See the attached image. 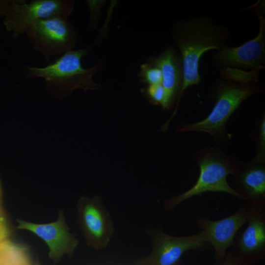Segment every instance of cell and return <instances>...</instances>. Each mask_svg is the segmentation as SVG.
Instances as JSON below:
<instances>
[{"mask_svg": "<svg viewBox=\"0 0 265 265\" xmlns=\"http://www.w3.org/2000/svg\"><path fill=\"white\" fill-rule=\"evenodd\" d=\"M147 93L153 102L161 105L164 108H168L171 104L161 84L149 85Z\"/></svg>", "mask_w": 265, "mask_h": 265, "instance_id": "obj_18", "label": "cell"}, {"mask_svg": "<svg viewBox=\"0 0 265 265\" xmlns=\"http://www.w3.org/2000/svg\"><path fill=\"white\" fill-rule=\"evenodd\" d=\"M17 222V229L31 232L46 243L49 257L55 263L64 255L72 254L79 244L78 238L70 231L62 210L52 222L39 224L20 219Z\"/></svg>", "mask_w": 265, "mask_h": 265, "instance_id": "obj_10", "label": "cell"}, {"mask_svg": "<svg viewBox=\"0 0 265 265\" xmlns=\"http://www.w3.org/2000/svg\"><path fill=\"white\" fill-rule=\"evenodd\" d=\"M145 232L153 248L150 255L140 262L142 265H178L185 252L210 246L203 231L183 237L168 235L161 228H148Z\"/></svg>", "mask_w": 265, "mask_h": 265, "instance_id": "obj_8", "label": "cell"}, {"mask_svg": "<svg viewBox=\"0 0 265 265\" xmlns=\"http://www.w3.org/2000/svg\"><path fill=\"white\" fill-rule=\"evenodd\" d=\"M172 36L181 56L184 72L182 87L173 111L176 113L183 92L201 83L199 65L202 55L208 51H218L228 46L231 32L212 18L197 16L177 22Z\"/></svg>", "mask_w": 265, "mask_h": 265, "instance_id": "obj_1", "label": "cell"}, {"mask_svg": "<svg viewBox=\"0 0 265 265\" xmlns=\"http://www.w3.org/2000/svg\"><path fill=\"white\" fill-rule=\"evenodd\" d=\"M221 265H247L241 258L231 254H226Z\"/></svg>", "mask_w": 265, "mask_h": 265, "instance_id": "obj_20", "label": "cell"}, {"mask_svg": "<svg viewBox=\"0 0 265 265\" xmlns=\"http://www.w3.org/2000/svg\"><path fill=\"white\" fill-rule=\"evenodd\" d=\"M15 0L4 16L3 24L14 39L26 33L36 22L54 17L68 18L74 9L75 1L71 0Z\"/></svg>", "mask_w": 265, "mask_h": 265, "instance_id": "obj_6", "label": "cell"}, {"mask_svg": "<svg viewBox=\"0 0 265 265\" xmlns=\"http://www.w3.org/2000/svg\"><path fill=\"white\" fill-rule=\"evenodd\" d=\"M246 227L235 238L232 247L242 260L254 261L265 252V207L249 204Z\"/></svg>", "mask_w": 265, "mask_h": 265, "instance_id": "obj_12", "label": "cell"}, {"mask_svg": "<svg viewBox=\"0 0 265 265\" xmlns=\"http://www.w3.org/2000/svg\"><path fill=\"white\" fill-rule=\"evenodd\" d=\"M77 224L86 244L100 250L106 248L114 228L110 214L101 197L81 196L77 206Z\"/></svg>", "mask_w": 265, "mask_h": 265, "instance_id": "obj_7", "label": "cell"}, {"mask_svg": "<svg viewBox=\"0 0 265 265\" xmlns=\"http://www.w3.org/2000/svg\"><path fill=\"white\" fill-rule=\"evenodd\" d=\"M15 0H0V18L4 16L11 9Z\"/></svg>", "mask_w": 265, "mask_h": 265, "instance_id": "obj_21", "label": "cell"}, {"mask_svg": "<svg viewBox=\"0 0 265 265\" xmlns=\"http://www.w3.org/2000/svg\"><path fill=\"white\" fill-rule=\"evenodd\" d=\"M0 265H31L27 248L9 239L0 243Z\"/></svg>", "mask_w": 265, "mask_h": 265, "instance_id": "obj_15", "label": "cell"}, {"mask_svg": "<svg viewBox=\"0 0 265 265\" xmlns=\"http://www.w3.org/2000/svg\"><path fill=\"white\" fill-rule=\"evenodd\" d=\"M214 89L215 103L209 114L202 120L179 128L177 132H206L216 142L230 139L232 135L225 129L228 119L243 101L258 93L261 87L257 83L241 84L225 80H218Z\"/></svg>", "mask_w": 265, "mask_h": 265, "instance_id": "obj_4", "label": "cell"}, {"mask_svg": "<svg viewBox=\"0 0 265 265\" xmlns=\"http://www.w3.org/2000/svg\"><path fill=\"white\" fill-rule=\"evenodd\" d=\"M151 64L160 70L161 85L172 104L177 97L178 99L183 83V67L180 53L173 48H168L154 58Z\"/></svg>", "mask_w": 265, "mask_h": 265, "instance_id": "obj_14", "label": "cell"}, {"mask_svg": "<svg viewBox=\"0 0 265 265\" xmlns=\"http://www.w3.org/2000/svg\"><path fill=\"white\" fill-rule=\"evenodd\" d=\"M2 186L1 183L0 181V208L2 207Z\"/></svg>", "mask_w": 265, "mask_h": 265, "instance_id": "obj_22", "label": "cell"}, {"mask_svg": "<svg viewBox=\"0 0 265 265\" xmlns=\"http://www.w3.org/2000/svg\"><path fill=\"white\" fill-rule=\"evenodd\" d=\"M89 50V48L70 50L43 67L26 65L23 74L26 78L43 79L47 91L57 99L69 96L77 89L85 92L100 89L101 85L93 78L102 68V62L87 69L82 65V58Z\"/></svg>", "mask_w": 265, "mask_h": 265, "instance_id": "obj_2", "label": "cell"}, {"mask_svg": "<svg viewBox=\"0 0 265 265\" xmlns=\"http://www.w3.org/2000/svg\"><path fill=\"white\" fill-rule=\"evenodd\" d=\"M197 164L200 172L196 183L185 192L164 200L166 212H172L183 202L208 192H224L245 200L227 182L228 175H234L239 169L231 157L218 147L205 148L199 153Z\"/></svg>", "mask_w": 265, "mask_h": 265, "instance_id": "obj_3", "label": "cell"}, {"mask_svg": "<svg viewBox=\"0 0 265 265\" xmlns=\"http://www.w3.org/2000/svg\"><path fill=\"white\" fill-rule=\"evenodd\" d=\"M256 12L260 20L257 36L238 47L227 46L217 51L212 57V66L220 69L238 67L253 71L264 68L265 18L262 11L258 10Z\"/></svg>", "mask_w": 265, "mask_h": 265, "instance_id": "obj_9", "label": "cell"}, {"mask_svg": "<svg viewBox=\"0 0 265 265\" xmlns=\"http://www.w3.org/2000/svg\"><path fill=\"white\" fill-rule=\"evenodd\" d=\"M195 221L197 227L204 232L208 243L214 248L216 257L222 261L237 232L247 222V207L241 205L236 212L222 219L213 220L208 215H197Z\"/></svg>", "mask_w": 265, "mask_h": 265, "instance_id": "obj_11", "label": "cell"}, {"mask_svg": "<svg viewBox=\"0 0 265 265\" xmlns=\"http://www.w3.org/2000/svg\"><path fill=\"white\" fill-rule=\"evenodd\" d=\"M33 49L47 62L52 56L73 50L77 34L67 17L58 16L40 20L26 33Z\"/></svg>", "mask_w": 265, "mask_h": 265, "instance_id": "obj_5", "label": "cell"}, {"mask_svg": "<svg viewBox=\"0 0 265 265\" xmlns=\"http://www.w3.org/2000/svg\"><path fill=\"white\" fill-rule=\"evenodd\" d=\"M234 189L249 204L265 207V168L263 164L248 165L234 175Z\"/></svg>", "mask_w": 265, "mask_h": 265, "instance_id": "obj_13", "label": "cell"}, {"mask_svg": "<svg viewBox=\"0 0 265 265\" xmlns=\"http://www.w3.org/2000/svg\"><path fill=\"white\" fill-rule=\"evenodd\" d=\"M11 230L3 207L0 208V243L9 239Z\"/></svg>", "mask_w": 265, "mask_h": 265, "instance_id": "obj_19", "label": "cell"}, {"mask_svg": "<svg viewBox=\"0 0 265 265\" xmlns=\"http://www.w3.org/2000/svg\"><path fill=\"white\" fill-rule=\"evenodd\" d=\"M265 161V117H262L258 131L256 153L253 160L248 165L263 164Z\"/></svg>", "mask_w": 265, "mask_h": 265, "instance_id": "obj_17", "label": "cell"}, {"mask_svg": "<svg viewBox=\"0 0 265 265\" xmlns=\"http://www.w3.org/2000/svg\"><path fill=\"white\" fill-rule=\"evenodd\" d=\"M140 77L149 85L161 84L162 74L160 70L152 64H144L141 67Z\"/></svg>", "mask_w": 265, "mask_h": 265, "instance_id": "obj_16", "label": "cell"}]
</instances>
